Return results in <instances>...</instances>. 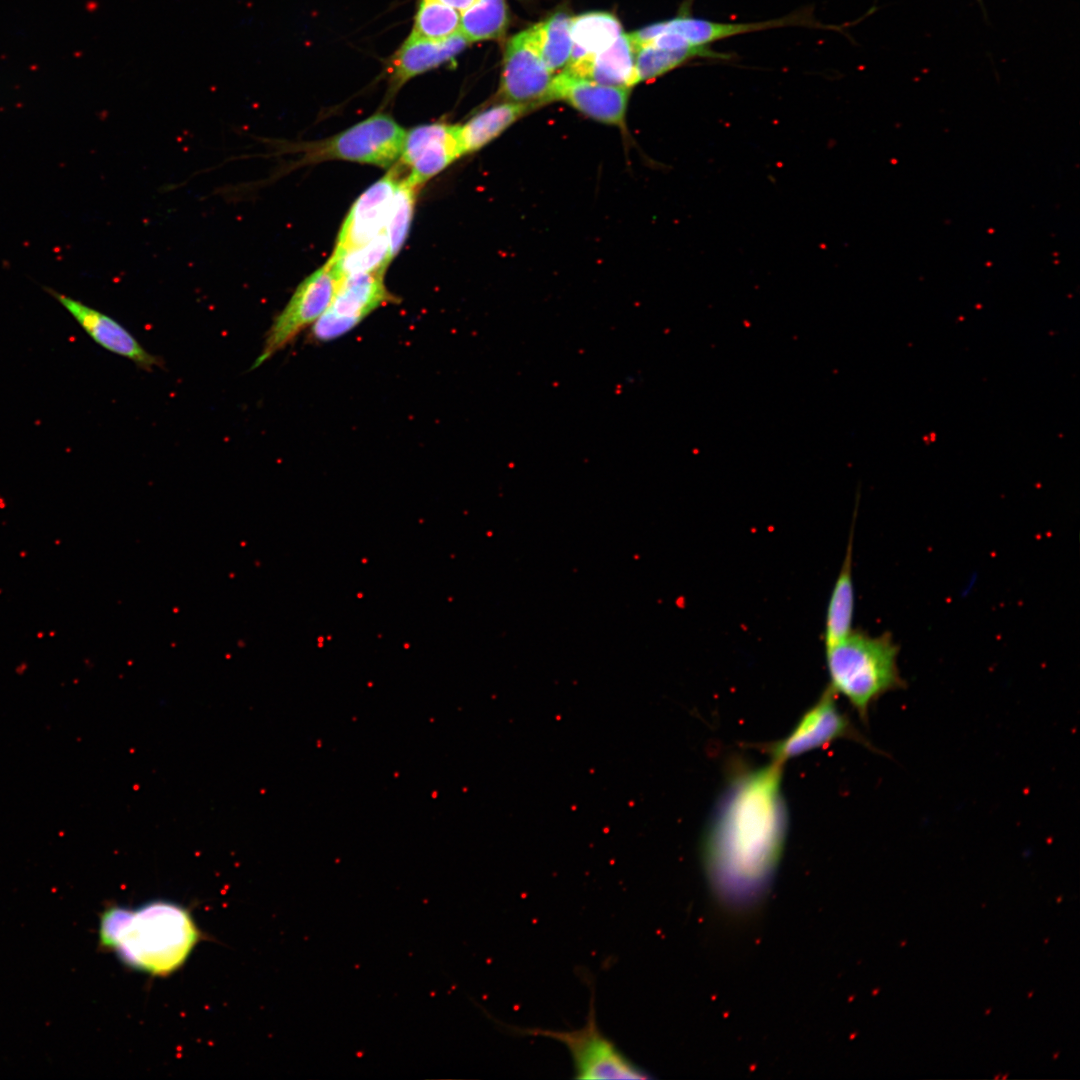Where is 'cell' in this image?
Masks as SVG:
<instances>
[{"label": "cell", "instance_id": "cell-23", "mask_svg": "<svg viewBox=\"0 0 1080 1080\" xmlns=\"http://www.w3.org/2000/svg\"><path fill=\"white\" fill-rule=\"evenodd\" d=\"M391 261L387 233L384 231L362 246L336 257L331 256L327 263L341 281L356 273L385 272Z\"/></svg>", "mask_w": 1080, "mask_h": 1080}, {"label": "cell", "instance_id": "cell-4", "mask_svg": "<svg viewBox=\"0 0 1080 1080\" xmlns=\"http://www.w3.org/2000/svg\"><path fill=\"white\" fill-rule=\"evenodd\" d=\"M406 130L391 116L374 114L331 137L307 144L303 163L344 160L391 167L399 158Z\"/></svg>", "mask_w": 1080, "mask_h": 1080}, {"label": "cell", "instance_id": "cell-11", "mask_svg": "<svg viewBox=\"0 0 1080 1080\" xmlns=\"http://www.w3.org/2000/svg\"><path fill=\"white\" fill-rule=\"evenodd\" d=\"M463 155L459 124H424L406 131L396 166L408 169L406 179L420 188Z\"/></svg>", "mask_w": 1080, "mask_h": 1080}, {"label": "cell", "instance_id": "cell-16", "mask_svg": "<svg viewBox=\"0 0 1080 1080\" xmlns=\"http://www.w3.org/2000/svg\"><path fill=\"white\" fill-rule=\"evenodd\" d=\"M468 44L469 41L460 31L443 40H429L410 34L390 64L392 89H398L411 78L449 62Z\"/></svg>", "mask_w": 1080, "mask_h": 1080}, {"label": "cell", "instance_id": "cell-18", "mask_svg": "<svg viewBox=\"0 0 1080 1080\" xmlns=\"http://www.w3.org/2000/svg\"><path fill=\"white\" fill-rule=\"evenodd\" d=\"M854 519L840 571L834 582L824 621V647L844 639L852 630L854 615V586L852 574Z\"/></svg>", "mask_w": 1080, "mask_h": 1080}, {"label": "cell", "instance_id": "cell-17", "mask_svg": "<svg viewBox=\"0 0 1080 1080\" xmlns=\"http://www.w3.org/2000/svg\"><path fill=\"white\" fill-rule=\"evenodd\" d=\"M536 108L529 104L504 101L476 113L464 124H459L463 154L481 150Z\"/></svg>", "mask_w": 1080, "mask_h": 1080}, {"label": "cell", "instance_id": "cell-6", "mask_svg": "<svg viewBox=\"0 0 1080 1080\" xmlns=\"http://www.w3.org/2000/svg\"><path fill=\"white\" fill-rule=\"evenodd\" d=\"M586 1024L576 1030L517 1029L561 1042L569 1051L577 1079H646L649 1075L608 1039L598 1028L594 999L590 1001Z\"/></svg>", "mask_w": 1080, "mask_h": 1080}, {"label": "cell", "instance_id": "cell-2", "mask_svg": "<svg viewBox=\"0 0 1080 1080\" xmlns=\"http://www.w3.org/2000/svg\"><path fill=\"white\" fill-rule=\"evenodd\" d=\"M201 939L190 910L168 900L134 909L109 904L99 917V948L152 976H168L181 968Z\"/></svg>", "mask_w": 1080, "mask_h": 1080}, {"label": "cell", "instance_id": "cell-14", "mask_svg": "<svg viewBox=\"0 0 1080 1080\" xmlns=\"http://www.w3.org/2000/svg\"><path fill=\"white\" fill-rule=\"evenodd\" d=\"M46 290L99 346L131 360L145 370L160 366V359L143 348L115 319L65 294L50 288Z\"/></svg>", "mask_w": 1080, "mask_h": 1080}, {"label": "cell", "instance_id": "cell-19", "mask_svg": "<svg viewBox=\"0 0 1080 1080\" xmlns=\"http://www.w3.org/2000/svg\"><path fill=\"white\" fill-rule=\"evenodd\" d=\"M570 31L573 46L569 62L605 50L623 33L617 17L602 11L572 17Z\"/></svg>", "mask_w": 1080, "mask_h": 1080}, {"label": "cell", "instance_id": "cell-20", "mask_svg": "<svg viewBox=\"0 0 1080 1080\" xmlns=\"http://www.w3.org/2000/svg\"><path fill=\"white\" fill-rule=\"evenodd\" d=\"M696 58L729 60L731 56L715 51L711 46L668 50L650 43L641 44L636 46V84L656 79Z\"/></svg>", "mask_w": 1080, "mask_h": 1080}, {"label": "cell", "instance_id": "cell-25", "mask_svg": "<svg viewBox=\"0 0 1080 1080\" xmlns=\"http://www.w3.org/2000/svg\"><path fill=\"white\" fill-rule=\"evenodd\" d=\"M460 31L459 12L440 0H421L411 35L443 40Z\"/></svg>", "mask_w": 1080, "mask_h": 1080}, {"label": "cell", "instance_id": "cell-21", "mask_svg": "<svg viewBox=\"0 0 1080 1080\" xmlns=\"http://www.w3.org/2000/svg\"><path fill=\"white\" fill-rule=\"evenodd\" d=\"M509 23L506 0H476L460 16V32L469 41L497 39Z\"/></svg>", "mask_w": 1080, "mask_h": 1080}, {"label": "cell", "instance_id": "cell-13", "mask_svg": "<svg viewBox=\"0 0 1080 1080\" xmlns=\"http://www.w3.org/2000/svg\"><path fill=\"white\" fill-rule=\"evenodd\" d=\"M401 171L395 165L353 203L337 236L331 256L362 246L386 231L387 219Z\"/></svg>", "mask_w": 1080, "mask_h": 1080}, {"label": "cell", "instance_id": "cell-3", "mask_svg": "<svg viewBox=\"0 0 1080 1080\" xmlns=\"http://www.w3.org/2000/svg\"><path fill=\"white\" fill-rule=\"evenodd\" d=\"M898 655L899 646L889 632L872 636L853 629L844 639L825 648L827 686L866 723L874 703L886 693L905 687Z\"/></svg>", "mask_w": 1080, "mask_h": 1080}, {"label": "cell", "instance_id": "cell-22", "mask_svg": "<svg viewBox=\"0 0 1080 1080\" xmlns=\"http://www.w3.org/2000/svg\"><path fill=\"white\" fill-rule=\"evenodd\" d=\"M571 18L567 13L558 11L534 25L541 57L553 74L565 68L571 56Z\"/></svg>", "mask_w": 1080, "mask_h": 1080}, {"label": "cell", "instance_id": "cell-26", "mask_svg": "<svg viewBox=\"0 0 1080 1080\" xmlns=\"http://www.w3.org/2000/svg\"><path fill=\"white\" fill-rule=\"evenodd\" d=\"M442 3L450 6L451 8L463 12L473 5L476 0H440Z\"/></svg>", "mask_w": 1080, "mask_h": 1080}, {"label": "cell", "instance_id": "cell-7", "mask_svg": "<svg viewBox=\"0 0 1080 1080\" xmlns=\"http://www.w3.org/2000/svg\"><path fill=\"white\" fill-rule=\"evenodd\" d=\"M791 26L835 31H841L844 27L819 22L813 9L805 7L776 19L746 23L717 22L681 13L674 18L645 26L630 33V36L636 46L648 43L662 33H672L690 47H710L717 41L733 36Z\"/></svg>", "mask_w": 1080, "mask_h": 1080}, {"label": "cell", "instance_id": "cell-9", "mask_svg": "<svg viewBox=\"0 0 1080 1080\" xmlns=\"http://www.w3.org/2000/svg\"><path fill=\"white\" fill-rule=\"evenodd\" d=\"M385 272L356 273L341 279L325 312L312 325L316 342L336 339L355 328L381 305L393 300L384 283Z\"/></svg>", "mask_w": 1080, "mask_h": 1080}, {"label": "cell", "instance_id": "cell-24", "mask_svg": "<svg viewBox=\"0 0 1080 1080\" xmlns=\"http://www.w3.org/2000/svg\"><path fill=\"white\" fill-rule=\"evenodd\" d=\"M418 189L406 177L400 178L396 185L386 224L391 260L399 253L408 236Z\"/></svg>", "mask_w": 1080, "mask_h": 1080}, {"label": "cell", "instance_id": "cell-12", "mask_svg": "<svg viewBox=\"0 0 1080 1080\" xmlns=\"http://www.w3.org/2000/svg\"><path fill=\"white\" fill-rule=\"evenodd\" d=\"M630 92V88L603 85L562 71L553 78L549 101H563L596 122L626 132Z\"/></svg>", "mask_w": 1080, "mask_h": 1080}, {"label": "cell", "instance_id": "cell-15", "mask_svg": "<svg viewBox=\"0 0 1080 1080\" xmlns=\"http://www.w3.org/2000/svg\"><path fill=\"white\" fill-rule=\"evenodd\" d=\"M636 45L630 33H622L603 51L569 62L563 71L599 84L632 88L635 77Z\"/></svg>", "mask_w": 1080, "mask_h": 1080}, {"label": "cell", "instance_id": "cell-1", "mask_svg": "<svg viewBox=\"0 0 1080 1080\" xmlns=\"http://www.w3.org/2000/svg\"><path fill=\"white\" fill-rule=\"evenodd\" d=\"M784 765L734 769L702 841L705 873L725 907L747 911L767 895L788 828Z\"/></svg>", "mask_w": 1080, "mask_h": 1080}, {"label": "cell", "instance_id": "cell-8", "mask_svg": "<svg viewBox=\"0 0 1080 1080\" xmlns=\"http://www.w3.org/2000/svg\"><path fill=\"white\" fill-rule=\"evenodd\" d=\"M339 283V277L327 262L307 276L274 319L264 347L251 369L265 363L290 344L301 331L312 326L330 305Z\"/></svg>", "mask_w": 1080, "mask_h": 1080}, {"label": "cell", "instance_id": "cell-10", "mask_svg": "<svg viewBox=\"0 0 1080 1080\" xmlns=\"http://www.w3.org/2000/svg\"><path fill=\"white\" fill-rule=\"evenodd\" d=\"M553 78L541 57L534 26L509 39L499 89L504 101L535 107L549 103Z\"/></svg>", "mask_w": 1080, "mask_h": 1080}, {"label": "cell", "instance_id": "cell-5", "mask_svg": "<svg viewBox=\"0 0 1080 1080\" xmlns=\"http://www.w3.org/2000/svg\"><path fill=\"white\" fill-rule=\"evenodd\" d=\"M837 699L833 691L826 686L786 736L774 742L760 744L757 748L766 754L770 761L783 765L790 759L840 739L852 740L874 750L873 745L840 710Z\"/></svg>", "mask_w": 1080, "mask_h": 1080}]
</instances>
